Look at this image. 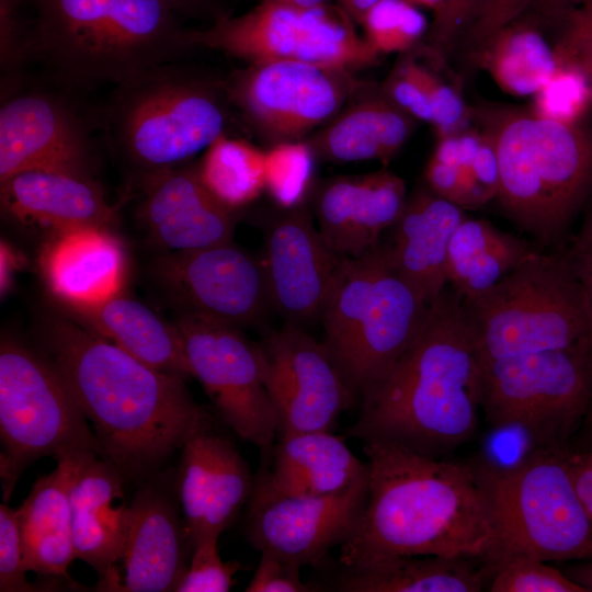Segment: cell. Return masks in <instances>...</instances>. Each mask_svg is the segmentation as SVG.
<instances>
[{
	"instance_id": "obj_1",
	"label": "cell",
	"mask_w": 592,
	"mask_h": 592,
	"mask_svg": "<svg viewBox=\"0 0 592 592\" xmlns=\"http://www.w3.org/2000/svg\"><path fill=\"white\" fill-rule=\"evenodd\" d=\"M42 344L91 423L102 456L126 480L153 474L192 435L212 426L186 378L141 362L92 330L52 318Z\"/></svg>"
},
{
	"instance_id": "obj_2",
	"label": "cell",
	"mask_w": 592,
	"mask_h": 592,
	"mask_svg": "<svg viewBox=\"0 0 592 592\" xmlns=\"http://www.w3.org/2000/svg\"><path fill=\"white\" fill-rule=\"evenodd\" d=\"M363 451L368 498L340 546L344 568L400 555L489 557L494 534L470 462L375 440Z\"/></svg>"
},
{
	"instance_id": "obj_3",
	"label": "cell",
	"mask_w": 592,
	"mask_h": 592,
	"mask_svg": "<svg viewBox=\"0 0 592 592\" xmlns=\"http://www.w3.org/2000/svg\"><path fill=\"white\" fill-rule=\"evenodd\" d=\"M447 285L429 307L410 346L360 396L349 433L442 457L475 434L481 411V366Z\"/></svg>"
},
{
	"instance_id": "obj_4",
	"label": "cell",
	"mask_w": 592,
	"mask_h": 592,
	"mask_svg": "<svg viewBox=\"0 0 592 592\" xmlns=\"http://www.w3.org/2000/svg\"><path fill=\"white\" fill-rule=\"evenodd\" d=\"M32 59L56 84L87 90L175 61L190 49L177 0H34Z\"/></svg>"
},
{
	"instance_id": "obj_5",
	"label": "cell",
	"mask_w": 592,
	"mask_h": 592,
	"mask_svg": "<svg viewBox=\"0 0 592 592\" xmlns=\"http://www.w3.org/2000/svg\"><path fill=\"white\" fill-rule=\"evenodd\" d=\"M483 121L501 207L540 243L558 242L592 193V132L509 109L487 112Z\"/></svg>"
},
{
	"instance_id": "obj_6",
	"label": "cell",
	"mask_w": 592,
	"mask_h": 592,
	"mask_svg": "<svg viewBox=\"0 0 592 592\" xmlns=\"http://www.w3.org/2000/svg\"><path fill=\"white\" fill-rule=\"evenodd\" d=\"M223 91L175 61L149 67L115 84L103 115L105 137L139 184L185 164L225 134Z\"/></svg>"
},
{
	"instance_id": "obj_7",
	"label": "cell",
	"mask_w": 592,
	"mask_h": 592,
	"mask_svg": "<svg viewBox=\"0 0 592 592\" xmlns=\"http://www.w3.org/2000/svg\"><path fill=\"white\" fill-rule=\"evenodd\" d=\"M569 446L533 447L509 465L470 460L494 534L486 566L516 555L592 559V523L569 473Z\"/></svg>"
},
{
	"instance_id": "obj_8",
	"label": "cell",
	"mask_w": 592,
	"mask_h": 592,
	"mask_svg": "<svg viewBox=\"0 0 592 592\" xmlns=\"http://www.w3.org/2000/svg\"><path fill=\"white\" fill-rule=\"evenodd\" d=\"M459 307L479 361L590 340L583 293L563 250L536 251L491 287L460 298Z\"/></svg>"
},
{
	"instance_id": "obj_9",
	"label": "cell",
	"mask_w": 592,
	"mask_h": 592,
	"mask_svg": "<svg viewBox=\"0 0 592 592\" xmlns=\"http://www.w3.org/2000/svg\"><path fill=\"white\" fill-rule=\"evenodd\" d=\"M429 307L390 267L379 243L361 257H342L320 316L322 343L356 398L410 346Z\"/></svg>"
},
{
	"instance_id": "obj_10",
	"label": "cell",
	"mask_w": 592,
	"mask_h": 592,
	"mask_svg": "<svg viewBox=\"0 0 592 592\" xmlns=\"http://www.w3.org/2000/svg\"><path fill=\"white\" fill-rule=\"evenodd\" d=\"M481 366V411L497 430L516 429L533 447H565L592 403L590 340Z\"/></svg>"
},
{
	"instance_id": "obj_11",
	"label": "cell",
	"mask_w": 592,
	"mask_h": 592,
	"mask_svg": "<svg viewBox=\"0 0 592 592\" xmlns=\"http://www.w3.org/2000/svg\"><path fill=\"white\" fill-rule=\"evenodd\" d=\"M1 478L5 499L23 470L45 456L101 453L61 375L42 352L0 343Z\"/></svg>"
},
{
	"instance_id": "obj_12",
	"label": "cell",
	"mask_w": 592,
	"mask_h": 592,
	"mask_svg": "<svg viewBox=\"0 0 592 592\" xmlns=\"http://www.w3.org/2000/svg\"><path fill=\"white\" fill-rule=\"evenodd\" d=\"M342 8H297L272 0L239 16H221L205 30H187L189 48L207 47L250 64L299 61L354 69L379 54L361 37Z\"/></svg>"
},
{
	"instance_id": "obj_13",
	"label": "cell",
	"mask_w": 592,
	"mask_h": 592,
	"mask_svg": "<svg viewBox=\"0 0 592 592\" xmlns=\"http://www.w3.org/2000/svg\"><path fill=\"white\" fill-rule=\"evenodd\" d=\"M182 337L192 377L202 385L221 421L241 440L267 451L277 420L264 387L254 343L238 327L182 312Z\"/></svg>"
},
{
	"instance_id": "obj_14",
	"label": "cell",
	"mask_w": 592,
	"mask_h": 592,
	"mask_svg": "<svg viewBox=\"0 0 592 592\" xmlns=\"http://www.w3.org/2000/svg\"><path fill=\"white\" fill-rule=\"evenodd\" d=\"M355 88L349 69L288 60L250 64L225 83L228 100L275 144L334 118Z\"/></svg>"
},
{
	"instance_id": "obj_15",
	"label": "cell",
	"mask_w": 592,
	"mask_h": 592,
	"mask_svg": "<svg viewBox=\"0 0 592 592\" xmlns=\"http://www.w3.org/2000/svg\"><path fill=\"white\" fill-rule=\"evenodd\" d=\"M277 435L331 431L356 397L322 342L286 323L254 343Z\"/></svg>"
},
{
	"instance_id": "obj_16",
	"label": "cell",
	"mask_w": 592,
	"mask_h": 592,
	"mask_svg": "<svg viewBox=\"0 0 592 592\" xmlns=\"http://www.w3.org/2000/svg\"><path fill=\"white\" fill-rule=\"evenodd\" d=\"M368 498V473L344 490L292 496L254 478L248 501L247 537L260 553L300 567L320 562L355 531Z\"/></svg>"
},
{
	"instance_id": "obj_17",
	"label": "cell",
	"mask_w": 592,
	"mask_h": 592,
	"mask_svg": "<svg viewBox=\"0 0 592 592\" xmlns=\"http://www.w3.org/2000/svg\"><path fill=\"white\" fill-rule=\"evenodd\" d=\"M91 128L65 95L23 83L1 92L0 183L26 170L90 173Z\"/></svg>"
},
{
	"instance_id": "obj_18",
	"label": "cell",
	"mask_w": 592,
	"mask_h": 592,
	"mask_svg": "<svg viewBox=\"0 0 592 592\" xmlns=\"http://www.w3.org/2000/svg\"><path fill=\"white\" fill-rule=\"evenodd\" d=\"M157 272L185 314L240 327L269 305L261 263L232 241L177 251Z\"/></svg>"
},
{
	"instance_id": "obj_19",
	"label": "cell",
	"mask_w": 592,
	"mask_h": 592,
	"mask_svg": "<svg viewBox=\"0 0 592 592\" xmlns=\"http://www.w3.org/2000/svg\"><path fill=\"white\" fill-rule=\"evenodd\" d=\"M342 255L334 253L303 204L267 230L261 266L269 305L286 323L320 319Z\"/></svg>"
},
{
	"instance_id": "obj_20",
	"label": "cell",
	"mask_w": 592,
	"mask_h": 592,
	"mask_svg": "<svg viewBox=\"0 0 592 592\" xmlns=\"http://www.w3.org/2000/svg\"><path fill=\"white\" fill-rule=\"evenodd\" d=\"M179 506L175 490L172 493L153 479L137 490L122 557L113 576L96 590L175 591L189 566L187 553H192Z\"/></svg>"
},
{
	"instance_id": "obj_21",
	"label": "cell",
	"mask_w": 592,
	"mask_h": 592,
	"mask_svg": "<svg viewBox=\"0 0 592 592\" xmlns=\"http://www.w3.org/2000/svg\"><path fill=\"white\" fill-rule=\"evenodd\" d=\"M253 485L242 455L212 426L184 443L174 490L192 548L202 538L219 537L235 522Z\"/></svg>"
},
{
	"instance_id": "obj_22",
	"label": "cell",
	"mask_w": 592,
	"mask_h": 592,
	"mask_svg": "<svg viewBox=\"0 0 592 592\" xmlns=\"http://www.w3.org/2000/svg\"><path fill=\"white\" fill-rule=\"evenodd\" d=\"M407 200L405 181L379 170L323 183L315 196L314 212L329 248L339 255L357 258L380 242Z\"/></svg>"
},
{
	"instance_id": "obj_23",
	"label": "cell",
	"mask_w": 592,
	"mask_h": 592,
	"mask_svg": "<svg viewBox=\"0 0 592 592\" xmlns=\"http://www.w3.org/2000/svg\"><path fill=\"white\" fill-rule=\"evenodd\" d=\"M140 217L156 242L175 251L232 241L234 210L205 186L198 166L182 164L139 182Z\"/></svg>"
},
{
	"instance_id": "obj_24",
	"label": "cell",
	"mask_w": 592,
	"mask_h": 592,
	"mask_svg": "<svg viewBox=\"0 0 592 592\" xmlns=\"http://www.w3.org/2000/svg\"><path fill=\"white\" fill-rule=\"evenodd\" d=\"M119 470L98 453L82 456L69 486L75 559L96 572L98 584L114 572L123 554L130 503Z\"/></svg>"
},
{
	"instance_id": "obj_25",
	"label": "cell",
	"mask_w": 592,
	"mask_h": 592,
	"mask_svg": "<svg viewBox=\"0 0 592 592\" xmlns=\"http://www.w3.org/2000/svg\"><path fill=\"white\" fill-rule=\"evenodd\" d=\"M466 217L457 204L419 189L379 242L390 267L429 305L448 285V246Z\"/></svg>"
},
{
	"instance_id": "obj_26",
	"label": "cell",
	"mask_w": 592,
	"mask_h": 592,
	"mask_svg": "<svg viewBox=\"0 0 592 592\" xmlns=\"http://www.w3.org/2000/svg\"><path fill=\"white\" fill-rule=\"evenodd\" d=\"M1 184L2 209L13 218L55 231L109 228L115 215L90 173L62 169L19 172Z\"/></svg>"
},
{
	"instance_id": "obj_27",
	"label": "cell",
	"mask_w": 592,
	"mask_h": 592,
	"mask_svg": "<svg viewBox=\"0 0 592 592\" xmlns=\"http://www.w3.org/2000/svg\"><path fill=\"white\" fill-rule=\"evenodd\" d=\"M42 257L52 293L70 308L90 306L119 293L125 255L106 228L56 231Z\"/></svg>"
},
{
	"instance_id": "obj_28",
	"label": "cell",
	"mask_w": 592,
	"mask_h": 592,
	"mask_svg": "<svg viewBox=\"0 0 592 592\" xmlns=\"http://www.w3.org/2000/svg\"><path fill=\"white\" fill-rule=\"evenodd\" d=\"M87 454L91 453L57 457V467L35 481L27 498L16 509L26 571L70 580L67 569L75 553L69 486L78 460Z\"/></svg>"
},
{
	"instance_id": "obj_29",
	"label": "cell",
	"mask_w": 592,
	"mask_h": 592,
	"mask_svg": "<svg viewBox=\"0 0 592 592\" xmlns=\"http://www.w3.org/2000/svg\"><path fill=\"white\" fill-rule=\"evenodd\" d=\"M368 473L344 440L331 431L280 436L271 470L258 475L277 492L323 496L346 489Z\"/></svg>"
},
{
	"instance_id": "obj_30",
	"label": "cell",
	"mask_w": 592,
	"mask_h": 592,
	"mask_svg": "<svg viewBox=\"0 0 592 592\" xmlns=\"http://www.w3.org/2000/svg\"><path fill=\"white\" fill-rule=\"evenodd\" d=\"M462 556L400 555L345 571L335 582L344 592H479L489 582L486 563Z\"/></svg>"
},
{
	"instance_id": "obj_31",
	"label": "cell",
	"mask_w": 592,
	"mask_h": 592,
	"mask_svg": "<svg viewBox=\"0 0 592 592\" xmlns=\"http://www.w3.org/2000/svg\"><path fill=\"white\" fill-rule=\"evenodd\" d=\"M96 334L141 362L184 378L192 377L182 337L144 304L119 293L90 306L71 308Z\"/></svg>"
},
{
	"instance_id": "obj_32",
	"label": "cell",
	"mask_w": 592,
	"mask_h": 592,
	"mask_svg": "<svg viewBox=\"0 0 592 592\" xmlns=\"http://www.w3.org/2000/svg\"><path fill=\"white\" fill-rule=\"evenodd\" d=\"M414 119L385 95L368 98L338 114L308 144L332 162H387L409 139Z\"/></svg>"
},
{
	"instance_id": "obj_33",
	"label": "cell",
	"mask_w": 592,
	"mask_h": 592,
	"mask_svg": "<svg viewBox=\"0 0 592 592\" xmlns=\"http://www.w3.org/2000/svg\"><path fill=\"white\" fill-rule=\"evenodd\" d=\"M538 250L532 242L498 229L488 220L466 217L448 246V285L460 298L479 294Z\"/></svg>"
},
{
	"instance_id": "obj_34",
	"label": "cell",
	"mask_w": 592,
	"mask_h": 592,
	"mask_svg": "<svg viewBox=\"0 0 592 592\" xmlns=\"http://www.w3.org/2000/svg\"><path fill=\"white\" fill-rule=\"evenodd\" d=\"M480 62L506 93L535 94L547 83L559 64L540 32L516 20L481 46Z\"/></svg>"
},
{
	"instance_id": "obj_35",
	"label": "cell",
	"mask_w": 592,
	"mask_h": 592,
	"mask_svg": "<svg viewBox=\"0 0 592 592\" xmlns=\"http://www.w3.org/2000/svg\"><path fill=\"white\" fill-rule=\"evenodd\" d=\"M198 173L208 191L234 210L265 189V152L224 134L206 149Z\"/></svg>"
},
{
	"instance_id": "obj_36",
	"label": "cell",
	"mask_w": 592,
	"mask_h": 592,
	"mask_svg": "<svg viewBox=\"0 0 592 592\" xmlns=\"http://www.w3.org/2000/svg\"><path fill=\"white\" fill-rule=\"evenodd\" d=\"M315 152L308 143L283 141L265 152V189L286 209L303 204L309 189Z\"/></svg>"
},
{
	"instance_id": "obj_37",
	"label": "cell",
	"mask_w": 592,
	"mask_h": 592,
	"mask_svg": "<svg viewBox=\"0 0 592 592\" xmlns=\"http://www.w3.org/2000/svg\"><path fill=\"white\" fill-rule=\"evenodd\" d=\"M365 39L378 54L411 48L424 34L425 16L406 0H380L362 20Z\"/></svg>"
},
{
	"instance_id": "obj_38",
	"label": "cell",
	"mask_w": 592,
	"mask_h": 592,
	"mask_svg": "<svg viewBox=\"0 0 592 592\" xmlns=\"http://www.w3.org/2000/svg\"><path fill=\"white\" fill-rule=\"evenodd\" d=\"M490 592H587L547 561L516 555L487 566Z\"/></svg>"
},
{
	"instance_id": "obj_39",
	"label": "cell",
	"mask_w": 592,
	"mask_h": 592,
	"mask_svg": "<svg viewBox=\"0 0 592 592\" xmlns=\"http://www.w3.org/2000/svg\"><path fill=\"white\" fill-rule=\"evenodd\" d=\"M592 102L584 75L574 66L559 64L553 77L535 93L534 114L565 123L577 118Z\"/></svg>"
},
{
	"instance_id": "obj_40",
	"label": "cell",
	"mask_w": 592,
	"mask_h": 592,
	"mask_svg": "<svg viewBox=\"0 0 592 592\" xmlns=\"http://www.w3.org/2000/svg\"><path fill=\"white\" fill-rule=\"evenodd\" d=\"M218 537L208 536L194 544L187 569L174 592H227L235 573L240 569L236 560L224 562L217 548Z\"/></svg>"
},
{
	"instance_id": "obj_41",
	"label": "cell",
	"mask_w": 592,
	"mask_h": 592,
	"mask_svg": "<svg viewBox=\"0 0 592 592\" xmlns=\"http://www.w3.org/2000/svg\"><path fill=\"white\" fill-rule=\"evenodd\" d=\"M31 59V30L22 22L20 0H0L1 92L21 83L22 68Z\"/></svg>"
},
{
	"instance_id": "obj_42",
	"label": "cell",
	"mask_w": 592,
	"mask_h": 592,
	"mask_svg": "<svg viewBox=\"0 0 592 592\" xmlns=\"http://www.w3.org/2000/svg\"><path fill=\"white\" fill-rule=\"evenodd\" d=\"M406 65L428 96L433 114L432 124L439 138L460 133L467 119V110L457 92L426 68L413 61Z\"/></svg>"
},
{
	"instance_id": "obj_43",
	"label": "cell",
	"mask_w": 592,
	"mask_h": 592,
	"mask_svg": "<svg viewBox=\"0 0 592 592\" xmlns=\"http://www.w3.org/2000/svg\"><path fill=\"white\" fill-rule=\"evenodd\" d=\"M23 562L18 510L0 505V591L33 592L41 590L26 578Z\"/></svg>"
},
{
	"instance_id": "obj_44",
	"label": "cell",
	"mask_w": 592,
	"mask_h": 592,
	"mask_svg": "<svg viewBox=\"0 0 592 592\" xmlns=\"http://www.w3.org/2000/svg\"><path fill=\"white\" fill-rule=\"evenodd\" d=\"M300 566L270 553H261L255 572L246 592H311L314 585L303 582Z\"/></svg>"
},
{
	"instance_id": "obj_45",
	"label": "cell",
	"mask_w": 592,
	"mask_h": 592,
	"mask_svg": "<svg viewBox=\"0 0 592 592\" xmlns=\"http://www.w3.org/2000/svg\"><path fill=\"white\" fill-rule=\"evenodd\" d=\"M384 95L413 118L433 122L428 96L422 86L409 71L406 62L386 81Z\"/></svg>"
},
{
	"instance_id": "obj_46",
	"label": "cell",
	"mask_w": 592,
	"mask_h": 592,
	"mask_svg": "<svg viewBox=\"0 0 592 592\" xmlns=\"http://www.w3.org/2000/svg\"><path fill=\"white\" fill-rule=\"evenodd\" d=\"M563 251L583 293L592 345V205L580 229Z\"/></svg>"
},
{
	"instance_id": "obj_47",
	"label": "cell",
	"mask_w": 592,
	"mask_h": 592,
	"mask_svg": "<svg viewBox=\"0 0 592 592\" xmlns=\"http://www.w3.org/2000/svg\"><path fill=\"white\" fill-rule=\"evenodd\" d=\"M486 0H445L435 13L432 42L437 48L448 47L463 30L474 23Z\"/></svg>"
},
{
	"instance_id": "obj_48",
	"label": "cell",
	"mask_w": 592,
	"mask_h": 592,
	"mask_svg": "<svg viewBox=\"0 0 592 592\" xmlns=\"http://www.w3.org/2000/svg\"><path fill=\"white\" fill-rule=\"evenodd\" d=\"M534 0H486L471 27V39L483 46L511 24Z\"/></svg>"
},
{
	"instance_id": "obj_49",
	"label": "cell",
	"mask_w": 592,
	"mask_h": 592,
	"mask_svg": "<svg viewBox=\"0 0 592 592\" xmlns=\"http://www.w3.org/2000/svg\"><path fill=\"white\" fill-rule=\"evenodd\" d=\"M562 22L563 30L554 46L558 64L579 52L592 49V0H581Z\"/></svg>"
},
{
	"instance_id": "obj_50",
	"label": "cell",
	"mask_w": 592,
	"mask_h": 592,
	"mask_svg": "<svg viewBox=\"0 0 592 592\" xmlns=\"http://www.w3.org/2000/svg\"><path fill=\"white\" fill-rule=\"evenodd\" d=\"M568 466L576 492L592 523V445L569 446Z\"/></svg>"
},
{
	"instance_id": "obj_51",
	"label": "cell",
	"mask_w": 592,
	"mask_h": 592,
	"mask_svg": "<svg viewBox=\"0 0 592 592\" xmlns=\"http://www.w3.org/2000/svg\"><path fill=\"white\" fill-rule=\"evenodd\" d=\"M425 180L435 194L462 207L463 190L457 167L431 158L425 168Z\"/></svg>"
},
{
	"instance_id": "obj_52",
	"label": "cell",
	"mask_w": 592,
	"mask_h": 592,
	"mask_svg": "<svg viewBox=\"0 0 592 592\" xmlns=\"http://www.w3.org/2000/svg\"><path fill=\"white\" fill-rule=\"evenodd\" d=\"M470 168L479 184L496 197L499 185L498 160L493 143L486 133L481 135L480 146Z\"/></svg>"
},
{
	"instance_id": "obj_53",
	"label": "cell",
	"mask_w": 592,
	"mask_h": 592,
	"mask_svg": "<svg viewBox=\"0 0 592 592\" xmlns=\"http://www.w3.org/2000/svg\"><path fill=\"white\" fill-rule=\"evenodd\" d=\"M581 0H534L535 12L549 22L563 21Z\"/></svg>"
},
{
	"instance_id": "obj_54",
	"label": "cell",
	"mask_w": 592,
	"mask_h": 592,
	"mask_svg": "<svg viewBox=\"0 0 592 592\" xmlns=\"http://www.w3.org/2000/svg\"><path fill=\"white\" fill-rule=\"evenodd\" d=\"M563 572L587 592H592V559L578 561Z\"/></svg>"
},
{
	"instance_id": "obj_55",
	"label": "cell",
	"mask_w": 592,
	"mask_h": 592,
	"mask_svg": "<svg viewBox=\"0 0 592 592\" xmlns=\"http://www.w3.org/2000/svg\"><path fill=\"white\" fill-rule=\"evenodd\" d=\"M560 64L574 66L584 75L589 83V87L591 90V98H592V49L579 52L570 56L569 58H567Z\"/></svg>"
},
{
	"instance_id": "obj_56",
	"label": "cell",
	"mask_w": 592,
	"mask_h": 592,
	"mask_svg": "<svg viewBox=\"0 0 592 592\" xmlns=\"http://www.w3.org/2000/svg\"><path fill=\"white\" fill-rule=\"evenodd\" d=\"M379 1L380 0H340L341 8L353 21L360 24L368 10Z\"/></svg>"
},
{
	"instance_id": "obj_57",
	"label": "cell",
	"mask_w": 592,
	"mask_h": 592,
	"mask_svg": "<svg viewBox=\"0 0 592 592\" xmlns=\"http://www.w3.org/2000/svg\"><path fill=\"white\" fill-rule=\"evenodd\" d=\"M0 260H1L0 262L1 289L3 291L8 287V282L13 271L14 261H15L12 251L4 243H1Z\"/></svg>"
},
{
	"instance_id": "obj_58",
	"label": "cell",
	"mask_w": 592,
	"mask_h": 592,
	"mask_svg": "<svg viewBox=\"0 0 592 592\" xmlns=\"http://www.w3.org/2000/svg\"><path fill=\"white\" fill-rule=\"evenodd\" d=\"M579 441L584 445L592 444V403L579 431Z\"/></svg>"
},
{
	"instance_id": "obj_59",
	"label": "cell",
	"mask_w": 592,
	"mask_h": 592,
	"mask_svg": "<svg viewBox=\"0 0 592 592\" xmlns=\"http://www.w3.org/2000/svg\"><path fill=\"white\" fill-rule=\"evenodd\" d=\"M272 1L288 4L292 7L304 8V9L316 8V7L326 4L325 3L326 0H272Z\"/></svg>"
},
{
	"instance_id": "obj_60",
	"label": "cell",
	"mask_w": 592,
	"mask_h": 592,
	"mask_svg": "<svg viewBox=\"0 0 592 592\" xmlns=\"http://www.w3.org/2000/svg\"><path fill=\"white\" fill-rule=\"evenodd\" d=\"M410 3L423 5L435 11V13L442 8L445 0H406Z\"/></svg>"
},
{
	"instance_id": "obj_61",
	"label": "cell",
	"mask_w": 592,
	"mask_h": 592,
	"mask_svg": "<svg viewBox=\"0 0 592 592\" xmlns=\"http://www.w3.org/2000/svg\"><path fill=\"white\" fill-rule=\"evenodd\" d=\"M185 14L194 12L206 0H177Z\"/></svg>"
}]
</instances>
